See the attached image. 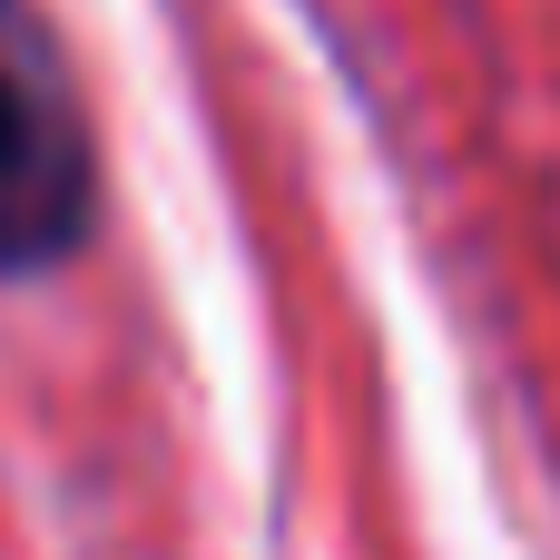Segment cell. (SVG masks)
I'll return each instance as SVG.
<instances>
[{"label":"cell","instance_id":"1","mask_svg":"<svg viewBox=\"0 0 560 560\" xmlns=\"http://www.w3.org/2000/svg\"><path fill=\"white\" fill-rule=\"evenodd\" d=\"M98 226V128L39 0H0V285L59 276Z\"/></svg>","mask_w":560,"mask_h":560}]
</instances>
